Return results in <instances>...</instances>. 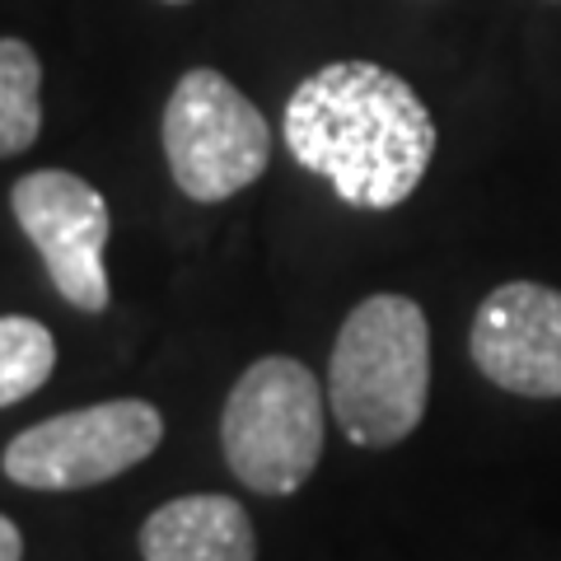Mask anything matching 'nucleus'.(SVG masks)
Instances as JSON below:
<instances>
[{"label":"nucleus","mask_w":561,"mask_h":561,"mask_svg":"<svg viewBox=\"0 0 561 561\" xmlns=\"http://www.w3.org/2000/svg\"><path fill=\"white\" fill-rule=\"evenodd\" d=\"M286 150L356 210H393L435 160V117L402 76L375 61H332L295 84Z\"/></svg>","instance_id":"obj_1"},{"label":"nucleus","mask_w":561,"mask_h":561,"mask_svg":"<svg viewBox=\"0 0 561 561\" xmlns=\"http://www.w3.org/2000/svg\"><path fill=\"white\" fill-rule=\"evenodd\" d=\"M431 398V328L408 295H370L346 313L328 365V402L351 445L383 449L421 426Z\"/></svg>","instance_id":"obj_2"},{"label":"nucleus","mask_w":561,"mask_h":561,"mask_svg":"<svg viewBox=\"0 0 561 561\" xmlns=\"http://www.w3.org/2000/svg\"><path fill=\"white\" fill-rule=\"evenodd\" d=\"M230 472L262 496L300 491L323 459V389L309 365L262 356L239 375L220 412Z\"/></svg>","instance_id":"obj_3"},{"label":"nucleus","mask_w":561,"mask_h":561,"mask_svg":"<svg viewBox=\"0 0 561 561\" xmlns=\"http://www.w3.org/2000/svg\"><path fill=\"white\" fill-rule=\"evenodd\" d=\"M169 173L192 202H225L257 183L272 160V127L220 70H187L164 108Z\"/></svg>","instance_id":"obj_4"},{"label":"nucleus","mask_w":561,"mask_h":561,"mask_svg":"<svg viewBox=\"0 0 561 561\" xmlns=\"http://www.w3.org/2000/svg\"><path fill=\"white\" fill-rule=\"evenodd\" d=\"M164 440V416L154 402L113 398L94 408H76L47 416L38 426L20 431L5 445L10 482L28 491H80L122 478L127 468L146 463Z\"/></svg>","instance_id":"obj_5"},{"label":"nucleus","mask_w":561,"mask_h":561,"mask_svg":"<svg viewBox=\"0 0 561 561\" xmlns=\"http://www.w3.org/2000/svg\"><path fill=\"white\" fill-rule=\"evenodd\" d=\"M10 206L28 243L47 262L51 286L66 305L80 313L108 309V272H103V249H108V202L94 183L66 169L24 173L10 187Z\"/></svg>","instance_id":"obj_6"},{"label":"nucleus","mask_w":561,"mask_h":561,"mask_svg":"<svg viewBox=\"0 0 561 561\" xmlns=\"http://www.w3.org/2000/svg\"><path fill=\"white\" fill-rule=\"evenodd\" d=\"M468 351L496 389L561 398V290L538 280L496 286L472 319Z\"/></svg>","instance_id":"obj_7"},{"label":"nucleus","mask_w":561,"mask_h":561,"mask_svg":"<svg viewBox=\"0 0 561 561\" xmlns=\"http://www.w3.org/2000/svg\"><path fill=\"white\" fill-rule=\"evenodd\" d=\"M146 561H257V534L234 496L197 491L164 501L140 524Z\"/></svg>","instance_id":"obj_8"},{"label":"nucleus","mask_w":561,"mask_h":561,"mask_svg":"<svg viewBox=\"0 0 561 561\" xmlns=\"http://www.w3.org/2000/svg\"><path fill=\"white\" fill-rule=\"evenodd\" d=\"M43 131V66L20 38H0V160L28 150Z\"/></svg>","instance_id":"obj_9"},{"label":"nucleus","mask_w":561,"mask_h":561,"mask_svg":"<svg viewBox=\"0 0 561 561\" xmlns=\"http://www.w3.org/2000/svg\"><path fill=\"white\" fill-rule=\"evenodd\" d=\"M57 370V342L28 313H0V408L38 393Z\"/></svg>","instance_id":"obj_10"},{"label":"nucleus","mask_w":561,"mask_h":561,"mask_svg":"<svg viewBox=\"0 0 561 561\" xmlns=\"http://www.w3.org/2000/svg\"><path fill=\"white\" fill-rule=\"evenodd\" d=\"M0 561H24V534L5 515H0Z\"/></svg>","instance_id":"obj_11"},{"label":"nucleus","mask_w":561,"mask_h":561,"mask_svg":"<svg viewBox=\"0 0 561 561\" xmlns=\"http://www.w3.org/2000/svg\"><path fill=\"white\" fill-rule=\"evenodd\" d=\"M169 5H187V0H169Z\"/></svg>","instance_id":"obj_12"}]
</instances>
